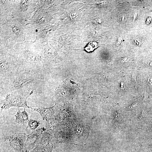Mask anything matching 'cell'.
I'll return each mask as SVG.
<instances>
[{"label": "cell", "instance_id": "obj_4", "mask_svg": "<svg viewBox=\"0 0 152 152\" xmlns=\"http://www.w3.org/2000/svg\"><path fill=\"white\" fill-rule=\"evenodd\" d=\"M32 112H36L40 114L43 120L46 122H50L55 116V114L57 111V107L54 106L52 107L46 108L42 107L32 108L30 107Z\"/></svg>", "mask_w": 152, "mask_h": 152}, {"label": "cell", "instance_id": "obj_10", "mask_svg": "<svg viewBox=\"0 0 152 152\" xmlns=\"http://www.w3.org/2000/svg\"><path fill=\"white\" fill-rule=\"evenodd\" d=\"M129 60V58L126 56H123L121 58L120 61L122 63L127 62Z\"/></svg>", "mask_w": 152, "mask_h": 152}, {"label": "cell", "instance_id": "obj_13", "mask_svg": "<svg viewBox=\"0 0 152 152\" xmlns=\"http://www.w3.org/2000/svg\"><path fill=\"white\" fill-rule=\"evenodd\" d=\"M122 36H120L118 38V40L117 42V46H119L122 43Z\"/></svg>", "mask_w": 152, "mask_h": 152}, {"label": "cell", "instance_id": "obj_14", "mask_svg": "<svg viewBox=\"0 0 152 152\" xmlns=\"http://www.w3.org/2000/svg\"><path fill=\"white\" fill-rule=\"evenodd\" d=\"M120 86L121 89L123 91H125V84L122 81L121 83Z\"/></svg>", "mask_w": 152, "mask_h": 152}, {"label": "cell", "instance_id": "obj_3", "mask_svg": "<svg viewBox=\"0 0 152 152\" xmlns=\"http://www.w3.org/2000/svg\"><path fill=\"white\" fill-rule=\"evenodd\" d=\"M46 129L41 128L32 131L30 134L28 136L26 142V150H31L34 149L38 144L42 134Z\"/></svg>", "mask_w": 152, "mask_h": 152}, {"label": "cell", "instance_id": "obj_6", "mask_svg": "<svg viewBox=\"0 0 152 152\" xmlns=\"http://www.w3.org/2000/svg\"><path fill=\"white\" fill-rule=\"evenodd\" d=\"M53 146L51 144L43 146H37L30 152H52Z\"/></svg>", "mask_w": 152, "mask_h": 152}, {"label": "cell", "instance_id": "obj_11", "mask_svg": "<svg viewBox=\"0 0 152 152\" xmlns=\"http://www.w3.org/2000/svg\"><path fill=\"white\" fill-rule=\"evenodd\" d=\"M93 22L94 24H100L102 23L103 21L100 19H97L94 20Z\"/></svg>", "mask_w": 152, "mask_h": 152}, {"label": "cell", "instance_id": "obj_12", "mask_svg": "<svg viewBox=\"0 0 152 152\" xmlns=\"http://www.w3.org/2000/svg\"><path fill=\"white\" fill-rule=\"evenodd\" d=\"M148 82L150 87H152V76H150L148 78Z\"/></svg>", "mask_w": 152, "mask_h": 152}, {"label": "cell", "instance_id": "obj_1", "mask_svg": "<svg viewBox=\"0 0 152 152\" xmlns=\"http://www.w3.org/2000/svg\"><path fill=\"white\" fill-rule=\"evenodd\" d=\"M32 93V91H18L8 94L3 101V105L1 107V112L3 109H7L12 107L24 109L30 108L27 104V99Z\"/></svg>", "mask_w": 152, "mask_h": 152}, {"label": "cell", "instance_id": "obj_9", "mask_svg": "<svg viewBox=\"0 0 152 152\" xmlns=\"http://www.w3.org/2000/svg\"><path fill=\"white\" fill-rule=\"evenodd\" d=\"M135 42L137 46L141 47L142 46L143 41L141 39H136L135 40Z\"/></svg>", "mask_w": 152, "mask_h": 152}, {"label": "cell", "instance_id": "obj_5", "mask_svg": "<svg viewBox=\"0 0 152 152\" xmlns=\"http://www.w3.org/2000/svg\"><path fill=\"white\" fill-rule=\"evenodd\" d=\"M15 122L19 124H23L25 121H29L28 114L25 111V109L22 112H21L18 108V111L16 115Z\"/></svg>", "mask_w": 152, "mask_h": 152}, {"label": "cell", "instance_id": "obj_7", "mask_svg": "<svg viewBox=\"0 0 152 152\" xmlns=\"http://www.w3.org/2000/svg\"><path fill=\"white\" fill-rule=\"evenodd\" d=\"M40 122L37 121L30 119L28 121V124L27 126L26 129H30L32 131L35 130L37 128H38L40 125Z\"/></svg>", "mask_w": 152, "mask_h": 152}, {"label": "cell", "instance_id": "obj_8", "mask_svg": "<svg viewBox=\"0 0 152 152\" xmlns=\"http://www.w3.org/2000/svg\"><path fill=\"white\" fill-rule=\"evenodd\" d=\"M69 16L73 20H75L78 17V15L76 12L70 11L69 13Z\"/></svg>", "mask_w": 152, "mask_h": 152}, {"label": "cell", "instance_id": "obj_2", "mask_svg": "<svg viewBox=\"0 0 152 152\" xmlns=\"http://www.w3.org/2000/svg\"><path fill=\"white\" fill-rule=\"evenodd\" d=\"M28 136L23 133H17L2 139L9 143L17 152H26Z\"/></svg>", "mask_w": 152, "mask_h": 152}, {"label": "cell", "instance_id": "obj_15", "mask_svg": "<svg viewBox=\"0 0 152 152\" xmlns=\"http://www.w3.org/2000/svg\"><path fill=\"white\" fill-rule=\"evenodd\" d=\"M137 14L136 15H136H135L134 16V20L135 19V18H136V17L137 16Z\"/></svg>", "mask_w": 152, "mask_h": 152}]
</instances>
